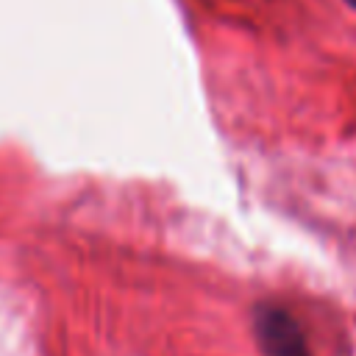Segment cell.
<instances>
[{"label":"cell","instance_id":"6da1fadb","mask_svg":"<svg viewBox=\"0 0 356 356\" xmlns=\"http://www.w3.org/2000/svg\"><path fill=\"white\" fill-rule=\"evenodd\" d=\"M253 331L264 356H312L300 323L284 306L259 303L253 312Z\"/></svg>","mask_w":356,"mask_h":356},{"label":"cell","instance_id":"7a4b0ae2","mask_svg":"<svg viewBox=\"0 0 356 356\" xmlns=\"http://www.w3.org/2000/svg\"><path fill=\"white\" fill-rule=\"evenodd\" d=\"M345 3H348V6H350V8H356V0H345Z\"/></svg>","mask_w":356,"mask_h":356}]
</instances>
